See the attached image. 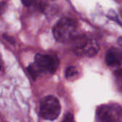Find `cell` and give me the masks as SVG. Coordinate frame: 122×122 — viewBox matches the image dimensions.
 <instances>
[{"label": "cell", "mask_w": 122, "mask_h": 122, "mask_svg": "<svg viewBox=\"0 0 122 122\" xmlns=\"http://www.w3.org/2000/svg\"><path fill=\"white\" fill-rule=\"evenodd\" d=\"M73 49L77 55L87 57L94 56L100 49L98 42L88 37L78 38L75 42Z\"/></svg>", "instance_id": "3"}, {"label": "cell", "mask_w": 122, "mask_h": 122, "mask_svg": "<svg viewBox=\"0 0 122 122\" xmlns=\"http://www.w3.org/2000/svg\"><path fill=\"white\" fill-rule=\"evenodd\" d=\"M118 44L120 46L122 47V36H120L119 39H118Z\"/></svg>", "instance_id": "14"}, {"label": "cell", "mask_w": 122, "mask_h": 122, "mask_svg": "<svg viewBox=\"0 0 122 122\" xmlns=\"http://www.w3.org/2000/svg\"><path fill=\"white\" fill-rule=\"evenodd\" d=\"M27 71L29 74V75L31 76V77L34 80L36 79V78L42 73L41 71L40 70V69L37 67V66L35 63L34 64H31L27 67Z\"/></svg>", "instance_id": "7"}, {"label": "cell", "mask_w": 122, "mask_h": 122, "mask_svg": "<svg viewBox=\"0 0 122 122\" xmlns=\"http://www.w3.org/2000/svg\"><path fill=\"white\" fill-rule=\"evenodd\" d=\"M3 37H4L7 41H9V43H11V44H14V39L13 37H12V36H9V35H7V34H3Z\"/></svg>", "instance_id": "11"}, {"label": "cell", "mask_w": 122, "mask_h": 122, "mask_svg": "<svg viewBox=\"0 0 122 122\" xmlns=\"http://www.w3.org/2000/svg\"><path fill=\"white\" fill-rule=\"evenodd\" d=\"M6 4L5 2H1L0 3V16L1 15V14L4 12V9H6Z\"/></svg>", "instance_id": "13"}, {"label": "cell", "mask_w": 122, "mask_h": 122, "mask_svg": "<svg viewBox=\"0 0 122 122\" xmlns=\"http://www.w3.org/2000/svg\"><path fill=\"white\" fill-rule=\"evenodd\" d=\"M77 32L76 22L69 18H62L52 29L55 39L60 42H67L72 40Z\"/></svg>", "instance_id": "1"}, {"label": "cell", "mask_w": 122, "mask_h": 122, "mask_svg": "<svg viewBox=\"0 0 122 122\" xmlns=\"http://www.w3.org/2000/svg\"><path fill=\"white\" fill-rule=\"evenodd\" d=\"M97 119L103 122H122V107L118 104L101 106L97 110Z\"/></svg>", "instance_id": "4"}, {"label": "cell", "mask_w": 122, "mask_h": 122, "mask_svg": "<svg viewBox=\"0 0 122 122\" xmlns=\"http://www.w3.org/2000/svg\"><path fill=\"white\" fill-rule=\"evenodd\" d=\"M37 0H22V2L25 6H29L33 4Z\"/></svg>", "instance_id": "10"}, {"label": "cell", "mask_w": 122, "mask_h": 122, "mask_svg": "<svg viewBox=\"0 0 122 122\" xmlns=\"http://www.w3.org/2000/svg\"><path fill=\"white\" fill-rule=\"evenodd\" d=\"M114 79L119 90L122 93V69H119L114 71Z\"/></svg>", "instance_id": "8"}, {"label": "cell", "mask_w": 122, "mask_h": 122, "mask_svg": "<svg viewBox=\"0 0 122 122\" xmlns=\"http://www.w3.org/2000/svg\"><path fill=\"white\" fill-rule=\"evenodd\" d=\"M61 112V107L58 99L52 95L47 96L42 99L40 104V117L49 121L56 119Z\"/></svg>", "instance_id": "2"}, {"label": "cell", "mask_w": 122, "mask_h": 122, "mask_svg": "<svg viewBox=\"0 0 122 122\" xmlns=\"http://www.w3.org/2000/svg\"><path fill=\"white\" fill-rule=\"evenodd\" d=\"M1 64H0V70H1Z\"/></svg>", "instance_id": "15"}, {"label": "cell", "mask_w": 122, "mask_h": 122, "mask_svg": "<svg viewBox=\"0 0 122 122\" xmlns=\"http://www.w3.org/2000/svg\"><path fill=\"white\" fill-rule=\"evenodd\" d=\"M105 60L108 66H120L122 63V51L116 48H111L109 49L106 52Z\"/></svg>", "instance_id": "6"}, {"label": "cell", "mask_w": 122, "mask_h": 122, "mask_svg": "<svg viewBox=\"0 0 122 122\" xmlns=\"http://www.w3.org/2000/svg\"><path fill=\"white\" fill-rule=\"evenodd\" d=\"M35 64L41 72L53 74L59 66V59L55 55L37 54L35 57Z\"/></svg>", "instance_id": "5"}, {"label": "cell", "mask_w": 122, "mask_h": 122, "mask_svg": "<svg viewBox=\"0 0 122 122\" xmlns=\"http://www.w3.org/2000/svg\"><path fill=\"white\" fill-rule=\"evenodd\" d=\"M78 74V71L75 66H69L65 70V77L68 79L76 78Z\"/></svg>", "instance_id": "9"}, {"label": "cell", "mask_w": 122, "mask_h": 122, "mask_svg": "<svg viewBox=\"0 0 122 122\" xmlns=\"http://www.w3.org/2000/svg\"><path fill=\"white\" fill-rule=\"evenodd\" d=\"M74 119H73V116L71 114H68L65 115L63 121L64 122H73Z\"/></svg>", "instance_id": "12"}]
</instances>
